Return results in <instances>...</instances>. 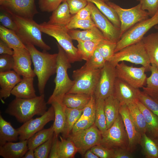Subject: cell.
<instances>
[{"instance_id": "1", "label": "cell", "mask_w": 158, "mask_h": 158, "mask_svg": "<svg viewBox=\"0 0 158 158\" xmlns=\"http://www.w3.org/2000/svg\"><path fill=\"white\" fill-rule=\"evenodd\" d=\"M25 45L30 54L34 67L33 71L37 78L40 94H44L48 80L56 73L57 53L51 54L46 51L41 52L30 44Z\"/></svg>"}, {"instance_id": "2", "label": "cell", "mask_w": 158, "mask_h": 158, "mask_svg": "<svg viewBox=\"0 0 158 158\" xmlns=\"http://www.w3.org/2000/svg\"><path fill=\"white\" fill-rule=\"evenodd\" d=\"M47 104L44 94L29 99L16 98L9 104L5 112L24 123L35 115L44 114L47 111Z\"/></svg>"}, {"instance_id": "3", "label": "cell", "mask_w": 158, "mask_h": 158, "mask_svg": "<svg viewBox=\"0 0 158 158\" xmlns=\"http://www.w3.org/2000/svg\"><path fill=\"white\" fill-rule=\"evenodd\" d=\"M58 51L57 58L56 76L54 80L55 87L53 92L47 102L50 104L53 101H62L64 96L71 90L74 81L69 78L68 70L71 67L70 62L65 52L56 43Z\"/></svg>"}, {"instance_id": "4", "label": "cell", "mask_w": 158, "mask_h": 158, "mask_svg": "<svg viewBox=\"0 0 158 158\" xmlns=\"http://www.w3.org/2000/svg\"><path fill=\"white\" fill-rule=\"evenodd\" d=\"M38 25L42 32L56 40L65 52L71 63L82 60L78 54V48L73 45V40L68 33V30L66 26L50 24L45 22L38 24Z\"/></svg>"}, {"instance_id": "5", "label": "cell", "mask_w": 158, "mask_h": 158, "mask_svg": "<svg viewBox=\"0 0 158 158\" xmlns=\"http://www.w3.org/2000/svg\"><path fill=\"white\" fill-rule=\"evenodd\" d=\"M10 15L17 25L18 30L17 33L25 45L31 44L44 51L51 49L50 47L43 40L42 32L39 27L38 24L33 19Z\"/></svg>"}, {"instance_id": "6", "label": "cell", "mask_w": 158, "mask_h": 158, "mask_svg": "<svg viewBox=\"0 0 158 158\" xmlns=\"http://www.w3.org/2000/svg\"><path fill=\"white\" fill-rule=\"evenodd\" d=\"M124 61L141 65L147 71H150L151 64L142 40L115 53L108 62L116 66L120 62Z\"/></svg>"}, {"instance_id": "7", "label": "cell", "mask_w": 158, "mask_h": 158, "mask_svg": "<svg viewBox=\"0 0 158 158\" xmlns=\"http://www.w3.org/2000/svg\"><path fill=\"white\" fill-rule=\"evenodd\" d=\"M100 144L112 149L119 148L128 149V138L120 114L112 125L102 133Z\"/></svg>"}, {"instance_id": "8", "label": "cell", "mask_w": 158, "mask_h": 158, "mask_svg": "<svg viewBox=\"0 0 158 158\" xmlns=\"http://www.w3.org/2000/svg\"><path fill=\"white\" fill-rule=\"evenodd\" d=\"M158 24V14L140 22L126 31L116 43L115 53L128 45L141 40L151 28Z\"/></svg>"}, {"instance_id": "9", "label": "cell", "mask_w": 158, "mask_h": 158, "mask_svg": "<svg viewBox=\"0 0 158 158\" xmlns=\"http://www.w3.org/2000/svg\"><path fill=\"white\" fill-rule=\"evenodd\" d=\"M107 3L115 10L119 17L121 23V37L126 31L136 24L148 18L149 13L142 8L140 3L128 9L123 8L109 1Z\"/></svg>"}, {"instance_id": "10", "label": "cell", "mask_w": 158, "mask_h": 158, "mask_svg": "<svg viewBox=\"0 0 158 158\" xmlns=\"http://www.w3.org/2000/svg\"><path fill=\"white\" fill-rule=\"evenodd\" d=\"M101 69L73 72V86L67 93H82L94 95L100 77Z\"/></svg>"}, {"instance_id": "11", "label": "cell", "mask_w": 158, "mask_h": 158, "mask_svg": "<svg viewBox=\"0 0 158 158\" xmlns=\"http://www.w3.org/2000/svg\"><path fill=\"white\" fill-rule=\"evenodd\" d=\"M101 136V132L94 124L85 130L74 134H70L67 138L73 141L76 147L78 152L83 156L87 150L100 144Z\"/></svg>"}, {"instance_id": "12", "label": "cell", "mask_w": 158, "mask_h": 158, "mask_svg": "<svg viewBox=\"0 0 158 158\" xmlns=\"http://www.w3.org/2000/svg\"><path fill=\"white\" fill-rule=\"evenodd\" d=\"M146 69L144 66L138 68L128 66L123 61L116 66V77L138 89L142 88L146 83Z\"/></svg>"}, {"instance_id": "13", "label": "cell", "mask_w": 158, "mask_h": 158, "mask_svg": "<svg viewBox=\"0 0 158 158\" xmlns=\"http://www.w3.org/2000/svg\"><path fill=\"white\" fill-rule=\"evenodd\" d=\"M116 78V66L107 61L101 69L100 77L94 94L95 98L104 99L113 95Z\"/></svg>"}, {"instance_id": "14", "label": "cell", "mask_w": 158, "mask_h": 158, "mask_svg": "<svg viewBox=\"0 0 158 158\" xmlns=\"http://www.w3.org/2000/svg\"><path fill=\"white\" fill-rule=\"evenodd\" d=\"M54 109L51 105L44 114L35 118H32L17 128L19 132V140L20 141L28 140L35 133L42 129L47 123L54 121Z\"/></svg>"}, {"instance_id": "15", "label": "cell", "mask_w": 158, "mask_h": 158, "mask_svg": "<svg viewBox=\"0 0 158 158\" xmlns=\"http://www.w3.org/2000/svg\"><path fill=\"white\" fill-rule=\"evenodd\" d=\"M0 8L10 14L33 19L38 13L35 0H0Z\"/></svg>"}, {"instance_id": "16", "label": "cell", "mask_w": 158, "mask_h": 158, "mask_svg": "<svg viewBox=\"0 0 158 158\" xmlns=\"http://www.w3.org/2000/svg\"><path fill=\"white\" fill-rule=\"evenodd\" d=\"M91 11V17L104 38L117 42L121 38L120 29L115 26L92 3L88 1Z\"/></svg>"}, {"instance_id": "17", "label": "cell", "mask_w": 158, "mask_h": 158, "mask_svg": "<svg viewBox=\"0 0 158 158\" xmlns=\"http://www.w3.org/2000/svg\"><path fill=\"white\" fill-rule=\"evenodd\" d=\"M13 70L23 77L34 78L36 75L31 67L32 62L30 54L26 48L13 49Z\"/></svg>"}, {"instance_id": "18", "label": "cell", "mask_w": 158, "mask_h": 158, "mask_svg": "<svg viewBox=\"0 0 158 158\" xmlns=\"http://www.w3.org/2000/svg\"><path fill=\"white\" fill-rule=\"evenodd\" d=\"M119 113L128 138V149L133 152L137 145L140 144L142 135L132 120L126 104H121Z\"/></svg>"}, {"instance_id": "19", "label": "cell", "mask_w": 158, "mask_h": 158, "mask_svg": "<svg viewBox=\"0 0 158 158\" xmlns=\"http://www.w3.org/2000/svg\"><path fill=\"white\" fill-rule=\"evenodd\" d=\"M139 89L132 86L127 83L116 78L113 95L121 104H127L138 100Z\"/></svg>"}, {"instance_id": "20", "label": "cell", "mask_w": 158, "mask_h": 158, "mask_svg": "<svg viewBox=\"0 0 158 158\" xmlns=\"http://www.w3.org/2000/svg\"><path fill=\"white\" fill-rule=\"evenodd\" d=\"M21 80L20 76L14 70L0 72V99L9 97L12 90Z\"/></svg>"}, {"instance_id": "21", "label": "cell", "mask_w": 158, "mask_h": 158, "mask_svg": "<svg viewBox=\"0 0 158 158\" xmlns=\"http://www.w3.org/2000/svg\"><path fill=\"white\" fill-rule=\"evenodd\" d=\"M28 150L27 140L8 142L0 146V155L4 158H23Z\"/></svg>"}, {"instance_id": "22", "label": "cell", "mask_w": 158, "mask_h": 158, "mask_svg": "<svg viewBox=\"0 0 158 158\" xmlns=\"http://www.w3.org/2000/svg\"><path fill=\"white\" fill-rule=\"evenodd\" d=\"M34 78L23 77L12 90L11 94L16 98L29 99L37 96L33 85Z\"/></svg>"}, {"instance_id": "23", "label": "cell", "mask_w": 158, "mask_h": 158, "mask_svg": "<svg viewBox=\"0 0 158 158\" xmlns=\"http://www.w3.org/2000/svg\"><path fill=\"white\" fill-rule=\"evenodd\" d=\"M73 16L70 13L67 3L64 0L52 12L47 22L50 24L66 26L70 22Z\"/></svg>"}, {"instance_id": "24", "label": "cell", "mask_w": 158, "mask_h": 158, "mask_svg": "<svg viewBox=\"0 0 158 158\" xmlns=\"http://www.w3.org/2000/svg\"><path fill=\"white\" fill-rule=\"evenodd\" d=\"M120 105V102L113 94L104 99L107 129L112 125L119 115Z\"/></svg>"}, {"instance_id": "25", "label": "cell", "mask_w": 158, "mask_h": 158, "mask_svg": "<svg viewBox=\"0 0 158 158\" xmlns=\"http://www.w3.org/2000/svg\"><path fill=\"white\" fill-rule=\"evenodd\" d=\"M50 104L53 107L54 112V121L52 125L54 134L58 137L60 133H62L64 128L66 121V107L62 101L54 100Z\"/></svg>"}, {"instance_id": "26", "label": "cell", "mask_w": 158, "mask_h": 158, "mask_svg": "<svg viewBox=\"0 0 158 158\" xmlns=\"http://www.w3.org/2000/svg\"><path fill=\"white\" fill-rule=\"evenodd\" d=\"M142 40L151 64L158 69V32L144 37Z\"/></svg>"}, {"instance_id": "27", "label": "cell", "mask_w": 158, "mask_h": 158, "mask_svg": "<svg viewBox=\"0 0 158 158\" xmlns=\"http://www.w3.org/2000/svg\"><path fill=\"white\" fill-rule=\"evenodd\" d=\"M135 102L144 115L147 126V133L149 136L158 139V116L138 100Z\"/></svg>"}, {"instance_id": "28", "label": "cell", "mask_w": 158, "mask_h": 158, "mask_svg": "<svg viewBox=\"0 0 158 158\" xmlns=\"http://www.w3.org/2000/svg\"><path fill=\"white\" fill-rule=\"evenodd\" d=\"M91 95L82 93H67L63 97L62 102L67 107L83 109L88 103Z\"/></svg>"}, {"instance_id": "29", "label": "cell", "mask_w": 158, "mask_h": 158, "mask_svg": "<svg viewBox=\"0 0 158 158\" xmlns=\"http://www.w3.org/2000/svg\"><path fill=\"white\" fill-rule=\"evenodd\" d=\"M19 132L11 123L0 115V146L8 142H15L19 139Z\"/></svg>"}, {"instance_id": "30", "label": "cell", "mask_w": 158, "mask_h": 158, "mask_svg": "<svg viewBox=\"0 0 158 158\" xmlns=\"http://www.w3.org/2000/svg\"><path fill=\"white\" fill-rule=\"evenodd\" d=\"M68 32L72 40L77 41H90L105 38L103 33L96 27L83 31L75 29L68 30Z\"/></svg>"}, {"instance_id": "31", "label": "cell", "mask_w": 158, "mask_h": 158, "mask_svg": "<svg viewBox=\"0 0 158 158\" xmlns=\"http://www.w3.org/2000/svg\"><path fill=\"white\" fill-rule=\"evenodd\" d=\"M142 152L146 158H158V139L143 134L139 144Z\"/></svg>"}, {"instance_id": "32", "label": "cell", "mask_w": 158, "mask_h": 158, "mask_svg": "<svg viewBox=\"0 0 158 158\" xmlns=\"http://www.w3.org/2000/svg\"><path fill=\"white\" fill-rule=\"evenodd\" d=\"M132 120L141 135L147 133V126L144 115L135 102L127 104Z\"/></svg>"}, {"instance_id": "33", "label": "cell", "mask_w": 158, "mask_h": 158, "mask_svg": "<svg viewBox=\"0 0 158 158\" xmlns=\"http://www.w3.org/2000/svg\"><path fill=\"white\" fill-rule=\"evenodd\" d=\"M0 38L11 49L26 48L17 33L14 31L0 25Z\"/></svg>"}, {"instance_id": "34", "label": "cell", "mask_w": 158, "mask_h": 158, "mask_svg": "<svg viewBox=\"0 0 158 158\" xmlns=\"http://www.w3.org/2000/svg\"><path fill=\"white\" fill-rule=\"evenodd\" d=\"M83 109H78L66 107V121L63 131L61 133L62 137L68 138L71 133L73 127L80 118Z\"/></svg>"}, {"instance_id": "35", "label": "cell", "mask_w": 158, "mask_h": 158, "mask_svg": "<svg viewBox=\"0 0 158 158\" xmlns=\"http://www.w3.org/2000/svg\"><path fill=\"white\" fill-rule=\"evenodd\" d=\"M93 3L101 12L116 27L120 28L121 23L115 10L102 0H86Z\"/></svg>"}, {"instance_id": "36", "label": "cell", "mask_w": 158, "mask_h": 158, "mask_svg": "<svg viewBox=\"0 0 158 158\" xmlns=\"http://www.w3.org/2000/svg\"><path fill=\"white\" fill-rule=\"evenodd\" d=\"M54 132L52 125L49 128L42 129L35 133L27 140L28 150H35L49 139L54 135Z\"/></svg>"}, {"instance_id": "37", "label": "cell", "mask_w": 158, "mask_h": 158, "mask_svg": "<svg viewBox=\"0 0 158 158\" xmlns=\"http://www.w3.org/2000/svg\"><path fill=\"white\" fill-rule=\"evenodd\" d=\"M102 39L77 41L78 52L81 59L86 61L88 60L97 49L98 44Z\"/></svg>"}, {"instance_id": "38", "label": "cell", "mask_w": 158, "mask_h": 158, "mask_svg": "<svg viewBox=\"0 0 158 158\" xmlns=\"http://www.w3.org/2000/svg\"><path fill=\"white\" fill-rule=\"evenodd\" d=\"M150 71L151 74L147 78L146 86L142 88L144 92L154 98L158 95V69L151 65Z\"/></svg>"}, {"instance_id": "39", "label": "cell", "mask_w": 158, "mask_h": 158, "mask_svg": "<svg viewBox=\"0 0 158 158\" xmlns=\"http://www.w3.org/2000/svg\"><path fill=\"white\" fill-rule=\"evenodd\" d=\"M58 141L59 154V158H73L78 152L74 143L69 138L60 136Z\"/></svg>"}, {"instance_id": "40", "label": "cell", "mask_w": 158, "mask_h": 158, "mask_svg": "<svg viewBox=\"0 0 158 158\" xmlns=\"http://www.w3.org/2000/svg\"><path fill=\"white\" fill-rule=\"evenodd\" d=\"M96 108L94 124L102 133L107 129L106 117L104 111V99L96 98Z\"/></svg>"}, {"instance_id": "41", "label": "cell", "mask_w": 158, "mask_h": 158, "mask_svg": "<svg viewBox=\"0 0 158 158\" xmlns=\"http://www.w3.org/2000/svg\"><path fill=\"white\" fill-rule=\"evenodd\" d=\"M107 61L96 49L92 56L79 69H77L79 71L95 70L102 68Z\"/></svg>"}, {"instance_id": "42", "label": "cell", "mask_w": 158, "mask_h": 158, "mask_svg": "<svg viewBox=\"0 0 158 158\" xmlns=\"http://www.w3.org/2000/svg\"><path fill=\"white\" fill-rule=\"evenodd\" d=\"M116 43L103 38L99 43L96 49L107 61H109L115 53Z\"/></svg>"}, {"instance_id": "43", "label": "cell", "mask_w": 158, "mask_h": 158, "mask_svg": "<svg viewBox=\"0 0 158 158\" xmlns=\"http://www.w3.org/2000/svg\"><path fill=\"white\" fill-rule=\"evenodd\" d=\"M138 98L140 102L158 116V99L153 97L140 90L138 92Z\"/></svg>"}, {"instance_id": "44", "label": "cell", "mask_w": 158, "mask_h": 158, "mask_svg": "<svg viewBox=\"0 0 158 158\" xmlns=\"http://www.w3.org/2000/svg\"><path fill=\"white\" fill-rule=\"evenodd\" d=\"M96 27L91 18L88 19H80L71 18L69 23L66 26L68 30L77 28L84 30L91 29Z\"/></svg>"}, {"instance_id": "45", "label": "cell", "mask_w": 158, "mask_h": 158, "mask_svg": "<svg viewBox=\"0 0 158 158\" xmlns=\"http://www.w3.org/2000/svg\"><path fill=\"white\" fill-rule=\"evenodd\" d=\"M53 138L54 135L47 141L35 149L34 154L35 158H49Z\"/></svg>"}, {"instance_id": "46", "label": "cell", "mask_w": 158, "mask_h": 158, "mask_svg": "<svg viewBox=\"0 0 158 158\" xmlns=\"http://www.w3.org/2000/svg\"><path fill=\"white\" fill-rule=\"evenodd\" d=\"M96 108V99L94 95H91L90 101L83 109L82 114L79 119H95Z\"/></svg>"}, {"instance_id": "47", "label": "cell", "mask_w": 158, "mask_h": 158, "mask_svg": "<svg viewBox=\"0 0 158 158\" xmlns=\"http://www.w3.org/2000/svg\"><path fill=\"white\" fill-rule=\"evenodd\" d=\"M63 0H38V6L41 11L50 12L56 8Z\"/></svg>"}, {"instance_id": "48", "label": "cell", "mask_w": 158, "mask_h": 158, "mask_svg": "<svg viewBox=\"0 0 158 158\" xmlns=\"http://www.w3.org/2000/svg\"><path fill=\"white\" fill-rule=\"evenodd\" d=\"M1 11L0 14L1 25L8 29L15 31L17 33L18 30L17 25L11 15L4 11Z\"/></svg>"}, {"instance_id": "49", "label": "cell", "mask_w": 158, "mask_h": 158, "mask_svg": "<svg viewBox=\"0 0 158 158\" xmlns=\"http://www.w3.org/2000/svg\"><path fill=\"white\" fill-rule=\"evenodd\" d=\"M14 59L13 55L1 54L0 56V72H3L13 69Z\"/></svg>"}, {"instance_id": "50", "label": "cell", "mask_w": 158, "mask_h": 158, "mask_svg": "<svg viewBox=\"0 0 158 158\" xmlns=\"http://www.w3.org/2000/svg\"><path fill=\"white\" fill-rule=\"evenodd\" d=\"M90 149L99 158H113L114 149L105 147L100 144L96 145Z\"/></svg>"}, {"instance_id": "51", "label": "cell", "mask_w": 158, "mask_h": 158, "mask_svg": "<svg viewBox=\"0 0 158 158\" xmlns=\"http://www.w3.org/2000/svg\"><path fill=\"white\" fill-rule=\"evenodd\" d=\"M142 8L147 11L151 17L154 15L158 10V0H138Z\"/></svg>"}, {"instance_id": "52", "label": "cell", "mask_w": 158, "mask_h": 158, "mask_svg": "<svg viewBox=\"0 0 158 158\" xmlns=\"http://www.w3.org/2000/svg\"><path fill=\"white\" fill-rule=\"evenodd\" d=\"M95 120L94 119H79L74 125L71 133L74 134L88 128L94 124Z\"/></svg>"}, {"instance_id": "53", "label": "cell", "mask_w": 158, "mask_h": 158, "mask_svg": "<svg viewBox=\"0 0 158 158\" xmlns=\"http://www.w3.org/2000/svg\"><path fill=\"white\" fill-rule=\"evenodd\" d=\"M64 0L67 3L70 13L72 15L76 13L80 10L86 6L88 4V1L86 0Z\"/></svg>"}, {"instance_id": "54", "label": "cell", "mask_w": 158, "mask_h": 158, "mask_svg": "<svg viewBox=\"0 0 158 158\" xmlns=\"http://www.w3.org/2000/svg\"><path fill=\"white\" fill-rule=\"evenodd\" d=\"M91 11L90 5L88 3L85 7L73 15L72 18L80 19H88L91 18Z\"/></svg>"}, {"instance_id": "55", "label": "cell", "mask_w": 158, "mask_h": 158, "mask_svg": "<svg viewBox=\"0 0 158 158\" xmlns=\"http://www.w3.org/2000/svg\"><path fill=\"white\" fill-rule=\"evenodd\" d=\"M132 152L126 148H119L114 149L113 158H132Z\"/></svg>"}, {"instance_id": "56", "label": "cell", "mask_w": 158, "mask_h": 158, "mask_svg": "<svg viewBox=\"0 0 158 158\" xmlns=\"http://www.w3.org/2000/svg\"><path fill=\"white\" fill-rule=\"evenodd\" d=\"M58 137L54 135L53 142L49 158H59V154Z\"/></svg>"}, {"instance_id": "57", "label": "cell", "mask_w": 158, "mask_h": 158, "mask_svg": "<svg viewBox=\"0 0 158 158\" xmlns=\"http://www.w3.org/2000/svg\"><path fill=\"white\" fill-rule=\"evenodd\" d=\"M12 49L2 40H0V54H7L13 55L14 52Z\"/></svg>"}, {"instance_id": "58", "label": "cell", "mask_w": 158, "mask_h": 158, "mask_svg": "<svg viewBox=\"0 0 158 158\" xmlns=\"http://www.w3.org/2000/svg\"><path fill=\"white\" fill-rule=\"evenodd\" d=\"M85 158H99V157L94 153L90 149L87 150L83 155Z\"/></svg>"}, {"instance_id": "59", "label": "cell", "mask_w": 158, "mask_h": 158, "mask_svg": "<svg viewBox=\"0 0 158 158\" xmlns=\"http://www.w3.org/2000/svg\"><path fill=\"white\" fill-rule=\"evenodd\" d=\"M34 150L29 149L25 153L23 158H35Z\"/></svg>"}, {"instance_id": "60", "label": "cell", "mask_w": 158, "mask_h": 158, "mask_svg": "<svg viewBox=\"0 0 158 158\" xmlns=\"http://www.w3.org/2000/svg\"><path fill=\"white\" fill-rule=\"evenodd\" d=\"M154 27L157 30L158 32V24L155 25Z\"/></svg>"}, {"instance_id": "61", "label": "cell", "mask_w": 158, "mask_h": 158, "mask_svg": "<svg viewBox=\"0 0 158 158\" xmlns=\"http://www.w3.org/2000/svg\"><path fill=\"white\" fill-rule=\"evenodd\" d=\"M102 0L105 2V3H107V2L109 1V0Z\"/></svg>"}, {"instance_id": "62", "label": "cell", "mask_w": 158, "mask_h": 158, "mask_svg": "<svg viewBox=\"0 0 158 158\" xmlns=\"http://www.w3.org/2000/svg\"><path fill=\"white\" fill-rule=\"evenodd\" d=\"M155 98H157V99H158V95L157 96H156Z\"/></svg>"}, {"instance_id": "63", "label": "cell", "mask_w": 158, "mask_h": 158, "mask_svg": "<svg viewBox=\"0 0 158 158\" xmlns=\"http://www.w3.org/2000/svg\"><path fill=\"white\" fill-rule=\"evenodd\" d=\"M156 13H158V10L157 11V12H156Z\"/></svg>"}]
</instances>
